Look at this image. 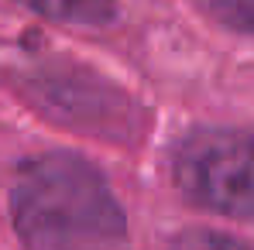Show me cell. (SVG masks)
Returning <instances> with one entry per match:
<instances>
[{
  "label": "cell",
  "instance_id": "obj_6",
  "mask_svg": "<svg viewBox=\"0 0 254 250\" xmlns=\"http://www.w3.org/2000/svg\"><path fill=\"white\" fill-rule=\"evenodd\" d=\"M216 21H223L227 28L237 31H251L254 35V0H199Z\"/></svg>",
  "mask_w": 254,
  "mask_h": 250
},
{
  "label": "cell",
  "instance_id": "obj_4",
  "mask_svg": "<svg viewBox=\"0 0 254 250\" xmlns=\"http://www.w3.org/2000/svg\"><path fill=\"white\" fill-rule=\"evenodd\" d=\"M48 21L76 24V28H103L117 14V0H14Z\"/></svg>",
  "mask_w": 254,
  "mask_h": 250
},
{
  "label": "cell",
  "instance_id": "obj_5",
  "mask_svg": "<svg viewBox=\"0 0 254 250\" xmlns=\"http://www.w3.org/2000/svg\"><path fill=\"white\" fill-rule=\"evenodd\" d=\"M169 250H251L237 237L216 233V230H186L169 244Z\"/></svg>",
  "mask_w": 254,
  "mask_h": 250
},
{
  "label": "cell",
  "instance_id": "obj_3",
  "mask_svg": "<svg viewBox=\"0 0 254 250\" xmlns=\"http://www.w3.org/2000/svg\"><path fill=\"white\" fill-rule=\"evenodd\" d=\"M38 103L52 106V117L69 127L93 130L96 137L130 141L137 134V106L117 86H107L86 72H42L31 79Z\"/></svg>",
  "mask_w": 254,
  "mask_h": 250
},
{
  "label": "cell",
  "instance_id": "obj_1",
  "mask_svg": "<svg viewBox=\"0 0 254 250\" xmlns=\"http://www.w3.org/2000/svg\"><path fill=\"white\" fill-rule=\"evenodd\" d=\"M10 219L24 250H127V216L103 171L72 151L17 168Z\"/></svg>",
  "mask_w": 254,
  "mask_h": 250
},
{
  "label": "cell",
  "instance_id": "obj_2",
  "mask_svg": "<svg viewBox=\"0 0 254 250\" xmlns=\"http://www.w3.org/2000/svg\"><path fill=\"white\" fill-rule=\"evenodd\" d=\"M175 185L196 206L254 219V134L244 130H192L172 161Z\"/></svg>",
  "mask_w": 254,
  "mask_h": 250
}]
</instances>
